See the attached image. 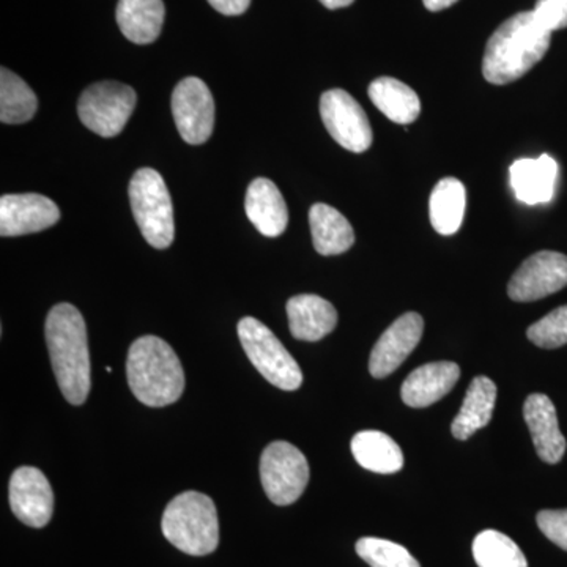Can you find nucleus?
Returning <instances> with one entry per match:
<instances>
[{"label":"nucleus","instance_id":"nucleus-1","mask_svg":"<svg viewBox=\"0 0 567 567\" xmlns=\"http://www.w3.org/2000/svg\"><path fill=\"white\" fill-rule=\"evenodd\" d=\"M551 32L535 11H520L503 22L487 41L483 59L484 80L505 85L524 78L543 61L550 48Z\"/></svg>","mask_w":567,"mask_h":567},{"label":"nucleus","instance_id":"nucleus-10","mask_svg":"<svg viewBox=\"0 0 567 567\" xmlns=\"http://www.w3.org/2000/svg\"><path fill=\"white\" fill-rule=\"evenodd\" d=\"M175 125L183 141L200 145L210 140L215 126V102L207 84L199 78H185L173 93Z\"/></svg>","mask_w":567,"mask_h":567},{"label":"nucleus","instance_id":"nucleus-19","mask_svg":"<svg viewBox=\"0 0 567 567\" xmlns=\"http://www.w3.org/2000/svg\"><path fill=\"white\" fill-rule=\"evenodd\" d=\"M290 333L300 341L316 342L334 331L338 312L317 295H297L287 301Z\"/></svg>","mask_w":567,"mask_h":567},{"label":"nucleus","instance_id":"nucleus-29","mask_svg":"<svg viewBox=\"0 0 567 567\" xmlns=\"http://www.w3.org/2000/svg\"><path fill=\"white\" fill-rule=\"evenodd\" d=\"M527 336L540 349H558L567 344V306L555 309L528 328Z\"/></svg>","mask_w":567,"mask_h":567},{"label":"nucleus","instance_id":"nucleus-24","mask_svg":"<svg viewBox=\"0 0 567 567\" xmlns=\"http://www.w3.org/2000/svg\"><path fill=\"white\" fill-rule=\"evenodd\" d=\"M354 461L369 472L393 475L404 466L401 446L390 435L379 431H364L353 436Z\"/></svg>","mask_w":567,"mask_h":567},{"label":"nucleus","instance_id":"nucleus-33","mask_svg":"<svg viewBox=\"0 0 567 567\" xmlns=\"http://www.w3.org/2000/svg\"><path fill=\"white\" fill-rule=\"evenodd\" d=\"M458 2V0H423L425 9L429 11H442L450 9L451 6Z\"/></svg>","mask_w":567,"mask_h":567},{"label":"nucleus","instance_id":"nucleus-7","mask_svg":"<svg viewBox=\"0 0 567 567\" xmlns=\"http://www.w3.org/2000/svg\"><path fill=\"white\" fill-rule=\"evenodd\" d=\"M136 92L121 82L104 81L93 84L82 93L78 114L82 125L102 137H115L123 132L134 107Z\"/></svg>","mask_w":567,"mask_h":567},{"label":"nucleus","instance_id":"nucleus-26","mask_svg":"<svg viewBox=\"0 0 567 567\" xmlns=\"http://www.w3.org/2000/svg\"><path fill=\"white\" fill-rule=\"evenodd\" d=\"M39 107L32 89L13 71L0 70V121L7 125H21L31 121Z\"/></svg>","mask_w":567,"mask_h":567},{"label":"nucleus","instance_id":"nucleus-11","mask_svg":"<svg viewBox=\"0 0 567 567\" xmlns=\"http://www.w3.org/2000/svg\"><path fill=\"white\" fill-rule=\"evenodd\" d=\"M567 286V256L555 251L533 254L507 284V295L517 303L543 300Z\"/></svg>","mask_w":567,"mask_h":567},{"label":"nucleus","instance_id":"nucleus-32","mask_svg":"<svg viewBox=\"0 0 567 567\" xmlns=\"http://www.w3.org/2000/svg\"><path fill=\"white\" fill-rule=\"evenodd\" d=\"M208 3L226 17H238L249 9L251 0H208Z\"/></svg>","mask_w":567,"mask_h":567},{"label":"nucleus","instance_id":"nucleus-12","mask_svg":"<svg viewBox=\"0 0 567 567\" xmlns=\"http://www.w3.org/2000/svg\"><path fill=\"white\" fill-rule=\"evenodd\" d=\"M10 507L22 524L43 528L54 513V492L35 466H20L10 480Z\"/></svg>","mask_w":567,"mask_h":567},{"label":"nucleus","instance_id":"nucleus-31","mask_svg":"<svg viewBox=\"0 0 567 567\" xmlns=\"http://www.w3.org/2000/svg\"><path fill=\"white\" fill-rule=\"evenodd\" d=\"M533 11L547 31L567 28V0H537Z\"/></svg>","mask_w":567,"mask_h":567},{"label":"nucleus","instance_id":"nucleus-13","mask_svg":"<svg viewBox=\"0 0 567 567\" xmlns=\"http://www.w3.org/2000/svg\"><path fill=\"white\" fill-rule=\"evenodd\" d=\"M61 219V210L41 194H6L0 199V235L20 237L50 229Z\"/></svg>","mask_w":567,"mask_h":567},{"label":"nucleus","instance_id":"nucleus-17","mask_svg":"<svg viewBox=\"0 0 567 567\" xmlns=\"http://www.w3.org/2000/svg\"><path fill=\"white\" fill-rule=\"evenodd\" d=\"M511 186L517 200L527 205L547 204L554 199L558 164L551 156L522 158L509 167Z\"/></svg>","mask_w":567,"mask_h":567},{"label":"nucleus","instance_id":"nucleus-21","mask_svg":"<svg viewBox=\"0 0 567 567\" xmlns=\"http://www.w3.org/2000/svg\"><path fill=\"white\" fill-rule=\"evenodd\" d=\"M495 402V383L487 377H476L466 390L461 412L451 424L453 435L464 442L480 429L486 427L494 415Z\"/></svg>","mask_w":567,"mask_h":567},{"label":"nucleus","instance_id":"nucleus-27","mask_svg":"<svg viewBox=\"0 0 567 567\" xmlns=\"http://www.w3.org/2000/svg\"><path fill=\"white\" fill-rule=\"evenodd\" d=\"M473 557L480 567H528L520 547L496 529H484L475 537Z\"/></svg>","mask_w":567,"mask_h":567},{"label":"nucleus","instance_id":"nucleus-18","mask_svg":"<svg viewBox=\"0 0 567 567\" xmlns=\"http://www.w3.org/2000/svg\"><path fill=\"white\" fill-rule=\"evenodd\" d=\"M245 210L260 234L276 238L286 233L289 210L281 192L268 178H256L246 193Z\"/></svg>","mask_w":567,"mask_h":567},{"label":"nucleus","instance_id":"nucleus-22","mask_svg":"<svg viewBox=\"0 0 567 567\" xmlns=\"http://www.w3.org/2000/svg\"><path fill=\"white\" fill-rule=\"evenodd\" d=\"M312 244L322 256H338L354 244V233L342 213L327 204H315L309 210Z\"/></svg>","mask_w":567,"mask_h":567},{"label":"nucleus","instance_id":"nucleus-3","mask_svg":"<svg viewBox=\"0 0 567 567\" xmlns=\"http://www.w3.org/2000/svg\"><path fill=\"white\" fill-rule=\"evenodd\" d=\"M126 375L137 401L147 406L174 404L185 390V372L177 353L156 336H144L133 342Z\"/></svg>","mask_w":567,"mask_h":567},{"label":"nucleus","instance_id":"nucleus-23","mask_svg":"<svg viewBox=\"0 0 567 567\" xmlns=\"http://www.w3.org/2000/svg\"><path fill=\"white\" fill-rule=\"evenodd\" d=\"M369 99L377 110L399 125H410L420 117V96L412 87L394 78H379L369 85Z\"/></svg>","mask_w":567,"mask_h":567},{"label":"nucleus","instance_id":"nucleus-30","mask_svg":"<svg viewBox=\"0 0 567 567\" xmlns=\"http://www.w3.org/2000/svg\"><path fill=\"white\" fill-rule=\"evenodd\" d=\"M536 520L540 532L567 551V509L540 511Z\"/></svg>","mask_w":567,"mask_h":567},{"label":"nucleus","instance_id":"nucleus-28","mask_svg":"<svg viewBox=\"0 0 567 567\" xmlns=\"http://www.w3.org/2000/svg\"><path fill=\"white\" fill-rule=\"evenodd\" d=\"M357 554L371 567H421L405 547L380 537H361Z\"/></svg>","mask_w":567,"mask_h":567},{"label":"nucleus","instance_id":"nucleus-16","mask_svg":"<svg viewBox=\"0 0 567 567\" xmlns=\"http://www.w3.org/2000/svg\"><path fill=\"white\" fill-rule=\"evenodd\" d=\"M461 377V368L451 361L420 365L402 385V401L413 409H424L445 398Z\"/></svg>","mask_w":567,"mask_h":567},{"label":"nucleus","instance_id":"nucleus-15","mask_svg":"<svg viewBox=\"0 0 567 567\" xmlns=\"http://www.w3.org/2000/svg\"><path fill=\"white\" fill-rule=\"evenodd\" d=\"M524 416L535 443L537 456L547 464H558L566 453V439L559 431L557 409L546 394L528 395Z\"/></svg>","mask_w":567,"mask_h":567},{"label":"nucleus","instance_id":"nucleus-9","mask_svg":"<svg viewBox=\"0 0 567 567\" xmlns=\"http://www.w3.org/2000/svg\"><path fill=\"white\" fill-rule=\"evenodd\" d=\"M320 115L328 133L346 151L363 153L374 142L368 115L350 93L333 89L320 99Z\"/></svg>","mask_w":567,"mask_h":567},{"label":"nucleus","instance_id":"nucleus-25","mask_svg":"<svg viewBox=\"0 0 567 567\" xmlns=\"http://www.w3.org/2000/svg\"><path fill=\"white\" fill-rule=\"evenodd\" d=\"M465 204L464 183L454 177L436 183L429 200V216L436 233L446 237L456 234L464 221Z\"/></svg>","mask_w":567,"mask_h":567},{"label":"nucleus","instance_id":"nucleus-5","mask_svg":"<svg viewBox=\"0 0 567 567\" xmlns=\"http://www.w3.org/2000/svg\"><path fill=\"white\" fill-rule=\"evenodd\" d=\"M128 192L134 219L147 244L156 249L169 248L175 235L174 207L162 175L144 167L133 175Z\"/></svg>","mask_w":567,"mask_h":567},{"label":"nucleus","instance_id":"nucleus-2","mask_svg":"<svg viewBox=\"0 0 567 567\" xmlns=\"http://www.w3.org/2000/svg\"><path fill=\"white\" fill-rule=\"evenodd\" d=\"M47 344L62 394L82 405L91 393V354L84 317L70 303L54 306L48 315Z\"/></svg>","mask_w":567,"mask_h":567},{"label":"nucleus","instance_id":"nucleus-14","mask_svg":"<svg viewBox=\"0 0 567 567\" xmlns=\"http://www.w3.org/2000/svg\"><path fill=\"white\" fill-rule=\"evenodd\" d=\"M424 333V320L417 312H406L399 317L390 328L380 336L369 358V372L375 379H385L393 374L410 353L420 344Z\"/></svg>","mask_w":567,"mask_h":567},{"label":"nucleus","instance_id":"nucleus-20","mask_svg":"<svg viewBox=\"0 0 567 567\" xmlns=\"http://www.w3.org/2000/svg\"><path fill=\"white\" fill-rule=\"evenodd\" d=\"M163 0H118L117 24L123 35L136 44L153 43L162 33Z\"/></svg>","mask_w":567,"mask_h":567},{"label":"nucleus","instance_id":"nucleus-4","mask_svg":"<svg viewBox=\"0 0 567 567\" xmlns=\"http://www.w3.org/2000/svg\"><path fill=\"white\" fill-rule=\"evenodd\" d=\"M162 529L166 539L183 554L193 557L210 555L219 543L215 503L200 492H183L164 511Z\"/></svg>","mask_w":567,"mask_h":567},{"label":"nucleus","instance_id":"nucleus-6","mask_svg":"<svg viewBox=\"0 0 567 567\" xmlns=\"http://www.w3.org/2000/svg\"><path fill=\"white\" fill-rule=\"evenodd\" d=\"M238 338L254 368L265 380L284 391H295L303 383V372L292 354L270 328L254 317L238 322Z\"/></svg>","mask_w":567,"mask_h":567},{"label":"nucleus","instance_id":"nucleus-34","mask_svg":"<svg viewBox=\"0 0 567 567\" xmlns=\"http://www.w3.org/2000/svg\"><path fill=\"white\" fill-rule=\"evenodd\" d=\"M323 7H327L328 10H338L344 9V7L352 6L354 0H319Z\"/></svg>","mask_w":567,"mask_h":567},{"label":"nucleus","instance_id":"nucleus-8","mask_svg":"<svg viewBox=\"0 0 567 567\" xmlns=\"http://www.w3.org/2000/svg\"><path fill=\"white\" fill-rule=\"evenodd\" d=\"M260 480L265 494L275 505H292L308 486V461L289 442H274L265 447L260 458Z\"/></svg>","mask_w":567,"mask_h":567}]
</instances>
